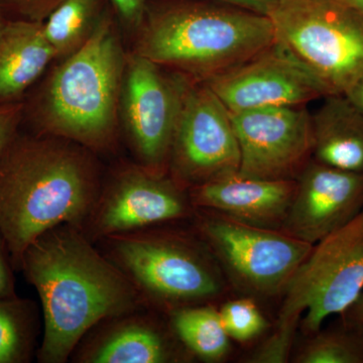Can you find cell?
I'll list each match as a JSON object with an SVG mask.
<instances>
[{
    "label": "cell",
    "mask_w": 363,
    "mask_h": 363,
    "mask_svg": "<svg viewBox=\"0 0 363 363\" xmlns=\"http://www.w3.org/2000/svg\"><path fill=\"white\" fill-rule=\"evenodd\" d=\"M21 267L42 301V362H66L91 327L107 318L123 316L138 304L128 277L70 224L50 229L33 241L23 253Z\"/></svg>",
    "instance_id": "obj_1"
},
{
    "label": "cell",
    "mask_w": 363,
    "mask_h": 363,
    "mask_svg": "<svg viewBox=\"0 0 363 363\" xmlns=\"http://www.w3.org/2000/svg\"><path fill=\"white\" fill-rule=\"evenodd\" d=\"M62 140L16 135L0 155V236L16 267L40 235L77 225L96 205L94 167Z\"/></svg>",
    "instance_id": "obj_2"
},
{
    "label": "cell",
    "mask_w": 363,
    "mask_h": 363,
    "mask_svg": "<svg viewBox=\"0 0 363 363\" xmlns=\"http://www.w3.org/2000/svg\"><path fill=\"white\" fill-rule=\"evenodd\" d=\"M276 42L271 18L238 7L179 4L150 14L135 52L197 81L241 65Z\"/></svg>",
    "instance_id": "obj_3"
},
{
    "label": "cell",
    "mask_w": 363,
    "mask_h": 363,
    "mask_svg": "<svg viewBox=\"0 0 363 363\" xmlns=\"http://www.w3.org/2000/svg\"><path fill=\"white\" fill-rule=\"evenodd\" d=\"M126 58L111 18L101 14L84 45L48 79L35 107L40 128L92 149L109 145L116 128Z\"/></svg>",
    "instance_id": "obj_4"
},
{
    "label": "cell",
    "mask_w": 363,
    "mask_h": 363,
    "mask_svg": "<svg viewBox=\"0 0 363 363\" xmlns=\"http://www.w3.org/2000/svg\"><path fill=\"white\" fill-rule=\"evenodd\" d=\"M363 292V210L313 247L284 292L274 334L250 362L284 363L290 357L301 317L312 335L327 318L341 315Z\"/></svg>",
    "instance_id": "obj_5"
},
{
    "label": "cell",
    "mask_w": 363,
    "mask_h": 363,
    "mask_svg": "<svg viewBox=\"0 0 363 363\" xmlns=\"http://www.w3.org/2000/svg\"><path fill=\"white\" fill-rule=\"evenodd\" d=\"M276 40L330 91L345 95L363 76V13L340 0H278Z\"/></svg>",
    "instance_id": "obj_6"
},
{
    "label": "cell",
    "mask_w": 363,
    "mask_h": 363,
    "mask_svg": "<svg viewBox=\"0 0 363 363\" xmlns=\"http://www.w3.org/2000/svg\"><path fill=\"white\" fill-rule=\"evenodd\" d=\"M202 238L243 290L262 297L285 292L314 245L279 229L264 228L205 211Z\"/></svg>",
    "instance_id": "obj_7"
},
{
    "label": "cell",
    "mask_w": 363,
    "mask_h": 363,
    "mask_svg": "<svg viewBox=\"0 0 363 363\" xmlns=\"http://www.w3.org/2000/svg\"><path fill=\"white\" fill-rule=\"evenodd\" d=\"M169 161L176 180L193 188L240 171L230 112L202 81L192 79L185 91Z\"/></svg>",
    "instance_id": "obj_8"
},
{
    "label": "cell",
    "mask_w": 363,
    "mask_h": 363,
    "mask_svg": "<svg viewBox=\"0 0 363 363\" xmlns=\"http://www.w3.org/2000/svg\"><path fill=\"white\" fill-rule=\"evenodd\" d=\"M192 78L171 77L162 67L133 52L126 58L121 104L124 126L145 168L161 173Z\"/></svg>",
    "instance_id": "obj_9"
},
{
    "label": "cell",
    "mask_w": 363,
    "mask_h": 363,
    "mask_svg": "<svg viewBox=\"0 0 363 363\" xmlns=\"http://www.w3.org/2000/svg\"><path fill=\"white\" fill-rule=\"evenodd\" d=\"M114 253L128 278L162 302L181 307L211 300L221 293L217 272L183 241L157 236L119 238Z\"/></svg>",
    "instance_id": "obj_10"
},
{
    "label": "cell",
    "mask_w": 363,
    "mask_h": 363,
    "mask_svg": "<svg viewBox=\"0 0 363 363\" xmlns=\"http://www.w3.org/2000/svg\"><path fill=\"white\" fill-rule=\"evenodd\" d=\"M230 117L240 145V175L292 180L312 159V114L305 106L248 109Z\"/></svg>",
    "instance_id": "obj_11"
},
{
    "label": "cell",
    "mask_w": 363,
    "mask_h": 363,
    "mask_svg": "<svg viewBox=\"0 0 363 363\" xmlns=\"http://www.w3.org/2000/svg\"><path fill=\"white\" fill-rule=\"evenodd\" d=\"M202 82L229 112L305 106L331 95L326 85L277 40L241 65Z\"/></svg>",
    "instance_id": "obj_12"
},
{
    "label": "cell",
    "mask_w": 363,
    "mask_h": 363,
    "mask_svg": "<svg viewBox=\"0 0 363 363\" xmlns=\"http://www.w3.org/2000/svg\"><path fill=\"white\" fill-rule=\"evenodd\" d=\"M279 230L315 245L363 210V173L310 160Z\"/></svg>",
    "instance_id": "obj_13"
},
{
    "label": "cell",
    "mask_w": 363,
    "mask_h": 363,
    "mask_svg": "<svg viewBox=\"0 0 363 363\" xmlns=\"http://www.w3.org/2000/svg\"><path fill=\"white\" fill-rule=\"evenodd\" d=\"M98 205L95 227L104 235L175 220L188 213L187 200L175 182L147 168L121 174Z\"/></svg>",
    "instance_id": "obj_14"
},
{
    "label": "cell",
    "mask_w": 363,
    "mask_h": 363,
    "mask_svg": "<svg viewBox=\"0 0 363 363\" xmlns=\"http://www.w3.org/2000/svg\"><path fill=\"white\" fill-rule=\"evenodd\" d=\"M297 180H267L240 174L196 186L192 202L252 225L281 229L295 195Z\"/></svg>",
    "instance_id": "obj_15"
},
{
    "label": "cell",
    "mask_w": 363,
    "mask_h": 363,
    "mask_svg": "<svg viewBox=\"0 0 363 363\" xmlns=\"http://www.w3.org/2000/svg\"><path fill=\"white\" fill-rule=\"evenodd\" d=\"M54 58L43 21H6L0 35V104L16 102Z\"/></svg>",
    "instance_id": "obj_16"
},
{
    "label": "cell",
    "mask_w": 363,
    "mask_h": 363,
    "mask_svg": "<svg viewBox=\"0 0 363 363\" xmlns=\"http://www.w3.org/2000/svg\"><path fill=\"white\" fill-rule=\"evenodd\" d=\"M323 99L312 114L313 159L363 173V112L345 95H328Z\"/></svg>",
    "instance_id": "obj_17"
},
{
    "label": "cell",
    "mask_w": 363,
    "mask_h": 363,
    "mask_svg": "<svg viewBox=\"0 0 363 363\" xmlns=\"http://www.w3.org/2000/svg\"><path fill=\"white\" fill-rule=\"evenodd\" d=\"M173 359L166 337L143 321L124 322L100 339L86 362L94 363H164Z\"/></svg>",
    "instance_id": "obj_18"
},
{
    "label": "cell",
    "mask_w": 363,
    "mask_h": 363,
    "mask_svg": "<svg viewBox=\"0 0 363 363\" xmlns=\"http://www.w3.org/2000/svg\"><path fill=\"white\" fill-rule=\"evenodd\" d=\"M172 326L188 350L206 362H219L230 352V337L213 306H181L172 314Z\"/></svg>",
    "instance_id": "obj_19"
},
{
    "label": "cell",
    "mask_w": 363,
    "mask_h": 363,
    "mask_svg": "<svg viewBox=\"0 0 363 363\" xmlns=\"http://www.w3.org/2000/svg\"><path fill=\"white\" fill-rule=\"evenodd\" d=\"M101 0H62L44 23L45 37L57 58L68 57L84 45L100 16Z\"/></svg>",
    "instance_id": "obj_20"
},
{
    "label": "cell",
    "mask_w": 363,
    "mask_h": 363,
    "mask_svg": "<svg viewBox=\"0 0 363 363\" xmlns=\"http://www.w3.org/2000/svg\"><path fill=\"white\" fill-rule=\"evenodd\" d=\"M35 340L32 304L16 297L0 300V363L28 362Z\"/></svg>",
    "instance_id": "obj_21"
},
{
    "label": "cell",
    "mask_w": 363,
    "mask_h": 363,
    "mask_svg": "<svg viewBox=\"0 0 363 363\" xmlns=\"http://www.w3.org/2000/svg\"><path fill=\"white\" fill-rule=\"evenodd\" d=\"M297 363H363V334L341 324L309 336L294 357Z\"/></svg>",
    "instance_id": "obj_22"
},
{
    "label": "cell",
    "mask_w": 363,
    "mask_h": 363,
    "mask_svg": "<svg viewBox=\"0 0 363 363\" xmlns=\"http://www.w3.org/2000/svg\"><path fill=\"white\" fill-rule=\"evenodd\" d=\"M219 314L229 337L238 342L252 341L267 328L266 318L252 298L229 301L222 306Z\"/></svg>",
    "instance_id": "obj_23"
},
{
    "label": "cell",
    "mask_w": 363,
    "mask_h": 363,
    "mask_svg": "<svg viewBox=\"0 0 363 363\" xmlns=\"http://www.w3.org/2000/svg\"><path fill=\"white\" fill-rule=\"evenodd\" d=\"M23 109V105L18 102L0 104V155L18 135Z\"/></svg>",
    "instance_id": "obj_24"
},
{
    "label": "cell",
    "mask_w": 363,
    "mask_h": 363,
    "mask_svg": "<svg viewBox=\"0 0 363 363\" xmlns=\"http://www.w3.org/2000/svg\"><path fill=\"white\" fill-rule=\"evenodd\" d=\"M62 0H4L23 20L43 21Z\"/></svg>",
    "instance_id": "obj_25"
},
{
    "label": "cell",
    "mask_w": 363,
    "mask_h": 363,
    "mask_svg": "<svg viewBox=\"0 0 363 363\" xmlns=\"http://www.w3.org/2000/svg\"><path fill=\"white\" fill-rule=\"evenodd\" d=\"M124 23L140 26L145 18V0H111Z\"/></svg>",
    "instance_id": "obj_26"
},
{
    "label": "cell",
    "mask_w": 363,
    "mask_h": 363,
    "mask_svg": "<svg viewBox=\"0 0 363 363\" xmlns=\"http://www.w3.org/2000/svg\"><path fill=\"white\" fill-rule=\"evenodd\" d=\"M9 257H11L6 243L0 236V300L16 297L13 272Z\"/></svg>",
    "instance_id": "obj_27"
},
{
    "label": "cell",
    "mask_w": 363,
    "mask_h": 363,
    "mask_svg": "<svg viewBox=\"0 0 363 363\" xmlns=\"http://www.w3.org/2000/svg\"><path fill=\"white\" fill-rule=\"evenodd\" d=\"M340 316L341 324L363 334V292Z\"/></svg>",
    "instance_id": "obj_28"
},
{
    "label": "cell",
    "mask_w": 363,
    "mask_h": 363,
    "mask_svg": "<svg viewBox=\"0 0 363 363\" xmlns=\"http://www.w3.org/2000/svg\"><path fill=\"white\" fill-rule=\"evenodd\" d=\"M217 1L269 16L278 0H217Z\"/></svg>",
    "instance_id": "obj_29"
},
{
    "label": "cell",
    "mask_w": 363,
    "mask_h": 363,
    "mask_svg": "<svg viewBox=\"0 0 363 363\" xmlns=\"http://www.w3.org/2000/svg\"><path fill=\"white\" fill-rule=\"evenodd\" d=\"M345 96L352 102L359 111L363 112V76L353 85Z\"/></svg>",
    "instance_id": "obj_30"
},
{
    "label": "cell",
    "mask_w": 363,
    "mask_h": 363,
    "mask_svg": "<svg viewBox=\"0 0 363 363\" xmlns=\"http://www.w3.org/2000/svg\"><path fill=\"white\" fill-rule=\"evenodd\" d=\"M340 1L363 13V0H340Z\"/></svg>",
    "instance_id": "obj_31"
},
{
    "label": "cell",
    "mask_w": 363,
    "mask_h": 363,
    "mask_svg": "<svg viewBox=\"0 0 363 363\" xmlns=\"http://www.w3.org/2000/svg\"><path fill=\"white\" fill-rule=\"evenodd\" d=\"M6 21H4V18H1V14H0V35H1L2 30H4V26H6Z\"/></svg>",
    "instance_id": "obj_32"
}]
</instances>
